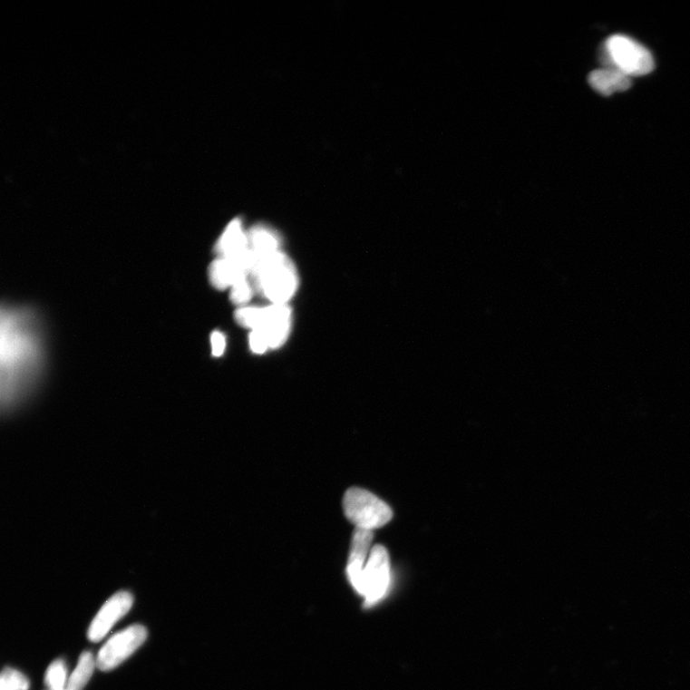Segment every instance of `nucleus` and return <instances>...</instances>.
Listing matches in <instances>:
<instances>
[{
  "mask_svg": "<svg viewBox=\"0 0 690 690\" xmlns=\"http://www.w3.org/2000/svg\"><path fill=\"white\" fill-rule=\"evenodd\" d=\"M374 532L356 530L352 537L351 549L346 568L347 578L353 588L360 595L364 570L369 558Z\"/></svg>",
  "mask_w": 690,
  "mask_h": 690,
  "instance_id": "10",
  "label": "nucleus"
},
{
  "mask_svg": "<svg viewBox=\"0 0 690 690\" xmlns=\"http://www.w3.org/2000/svg\"><path fill=\"white\" fill-rule=\"evenodd\" d=\"M603 67L617 70L631 77L644 76L655 69L653 55L643 44L630 37L613 35L599 49Z\"/></svg>",
  "mask_w": 690,
  "mask_h": 690,
  "instance_id": "3",
  "label": "nucleus"
},
{
  "mask_svg": "<svg viewBox=\"0 0 690 690\" xmlns=\"http://www.w3.org/2000/svg\"><path fill=\"white\" fill-rule=\"evenodd\" d=\"M234 317L240 326L261 332L272 349L284 345L291 333L292 310L288 305L242 307L235 312Z\"/></svg>",
  "mask_w": 690,
  "mask_h": 690,
  "instance_id": "4",
  "label": "nucleus"
},
{
  "mask_svg": "<svg viewBox=\"0 0 690 690\" xmlns=\"http://www.w3.org/2000/svg\"><path fill=\"white\" fill-rule=\"evenodd\" d=\"M40 367L38 340L28 318L21 313H3L2 403L7 411L30 390Z\"/></svg>",
  "mask_w": 690,
  "mask_h": 690,
  "instance_id": "1",
  "label": "nucleus"
},
{
  "mask_svg": "<svg viewBox=\"0 0 690 690\" xmlns=\"http://www.w3.org/2000/svg\"><path fill=\"white\" fill-rule=\"evenodd\" d=\"M212 355L215 357H221L226 349V338L221 332L215 331L211 335Z\"/></svg>",
  "mask_w": 690,
  "mask_h": 690,
  "instance_id": "19",
  "label": "nucleus"
},
{
  "mask_svg": "<svg viewBox=\"0 0 690 690\" xmlns=\"http://www.w3.org/2000/svg\"><path fill=\"white\" fill-rule=\"evenodd\" d=\"M133 598L128 592L113 595L97 613L88 630V638L92 643H98L107 636L116 622L121 620L131 610Z\"/></svg>",
  "mask_w": 690,
  "mask_h": 690,
  "instance_id": "9",
  "label": "nucleus"
},
{
  "mask_svg": "<svg viewBox=\"0 0 690 690\" xmlns=\"http://www.w3.org/2000/svg\"><path fill=\"white\" fill-rule=\"evenodd\" d=\"M256 259L249 248L231 258H217L209 266V277L213 287L224 291L249 275Z\"/></svg>",
  "mask_w": 690,
  "mask_h": 690,
  "instance_id": "8",
  "label": "nucleus"
},
{
  "mask_svg": "<svg viewBox=\"0 0 690 690\" xmlns=\"http://www.w3.org/2000/svg\"><path fill=\"white\" fill-rule=\"evenodd\" d=\"M248 248V233L244 231L240 219H234L217 241L216 254L218 258H231L242 254Z\"/></svg>",
  "mask_w": 690,
  "mask_h": 690,
  "instance_id": "13",
  "label": "nucleus"
},
{
  "mask_svg": "<svg viewBox=\"0 0 690 690\" xmlns=\"http://www.w3.org/2000/svg\"><path fill=\"white\" fill-rule=\"evenodd\" d=\"M147 636V629L140 625L115 634L100 649L96 659L97 666L102 671L116 668L145 643Z\"/></svg>",
  "mask_w": 690,
  "mask_h": 690,
  "instance_id": "7",
  "label": "nucleus"
},
{
  "mask_svg": "<svg viewBox=\"0 0 690 690\" xmlns=\"http://www.w3.org/2000/svg\"><path fill=\"white\" fill-rule=\"evenodd\" d=\"M344 510L346 518L356 530L370 531L390 523L394 516L388 504L372 492L358 487L350 488L345 493Z\"/></svg>",
  "mask_w": 690,
  "mask_h": 690,
  "instance_id": "5",
  "label": "nucleus"
},
{
  "mask_svg": "<svg viewBox=\"0 0 690 690\" xmlns=\"http://www.w3.org/2000/svg\"><path fill=\"white\" fill-rule=\"evenodd\" d=\"M249 345L252 351L257 355H263L270 346L264 336L259 331H251L249 335Z\"/></svg>",
  "mask_w": 690,
  "mask_h": 690,
  "instance_id": "18",
  "label": "nucleus"
},
{
  "mask_svg": "<svg viewBox=\"0 0 690 690\" xmlns=\"http://www.w3.org/2000/svg\"><path fill=\"white\" fill-rule=\"evenodd\" d=\"M28 679L18 670L6 667L0 678V690H28Z\"/></svg>",
  "mask_w": 690,
  "mask_h": 690,
  "instance_id": "17",
  "label": "nucleus"
},
{
  "mask_svg": "<svg viewBox=\"0 0 690 690\" xmlns=\"http://www.w3.org/2000/svg\"><path fill=\"white\" fill-rule=\"evenodd\" d=\"M66 690V689H65Z\"/></svg>",
  "mask_w": 690,
  "mask_h": 690,
  "instance_id": "20",
  "label": "nucleus"
},
{
  "mask_svg": "<svg viewBox=\"0 0 690 690\" xmlns=\"http://www.w3.org/2000/svg\"><path fill=\"white\" fill-rule=\"evenodd\" d=\"M249 280L255 291L273 305H287L299 284L294 262L282 251L258 260Z\"/></svg>",
  "mask_w": 690,
  "mask_h": 690,
  "instance_id": "2",
  "label": "nucleus"
},
{
  "mask_svg": "<svg viewBox=\"0 0 690 690\" xmlns=\"http://www.w3.org/2000/svg\"><path fill=\"white\" fill-rule=\"evenodd\" d=\"M255 289L249 277H245L235 283L230 288V300L234 306L245 307L254 296Z\"/></svg>",
  "mask_w": 690,
  "mask_h": 690,
  "instance_id": "16",
  "label": "nucleus"
},
{
  "mask_svg": "<svg viewBox=\"0 0 690 690\" xmlns=\"http://www.w3.org/2000/svg\"><path fill=\"white\" fill-rule=\"evenodd\" d=\"M392 569L389 552L381 545L370 551L362 580L360 595L364 598L366 607L379 603L390 591Z\"/></svg>",
  "mask_w": 690,
  "mask_h": 690,
  "instance_id": "6",
  "label": "nucleus"
},
{
  "mask_svg": "<svg viewBox=\"0 0 690 690\" xmlns=\"http://www.w3.org/2000/svg\"><path fill=\"white\" fill-rule=\"evenodd\" d=\"M97 666L96 660L91 652H83L78 665L67 681L66 690H82L91 680Z\"/></svg>",
  "mask_w": 690,
  "mask_h": 690,
  "instance_id": "14",
  "label": "nucleus"
},
{
  "mask_svg": "<svg viewBox=\"0 0 690 690\" xmlns=\"http://www.w3.org/2000/svg\"><path fill=\"white\" fill-rule=\"evenodd\" d=\"M248 248L258 260L271 257L281 251V239L277 230L265 225H258L248 232Z\"/></svg>",
  "mask_w": 690,
  "mask_h": 690,
  "instance_id": "11",
  "label": "nucleus"
},
{
  "mask_svg": "<svg viewBox=\"0 0 690 690\" xmlns=\"http://www.w3.org/2000/svg\"><path fill=\"white\" fill-rule=\"evenodd\" d=\"M590 86L604 96H610L616 92L629 90L632 86L631 78L617 70L602 69L596 70L588 77Z\"/></svg>",
  "mask_w": 690,
  "mask_h": 690,
  "instance_id": "12",
  "label": "nucleus"
},
{
  "mask_svg": "<svg viewBox=\"0 0 690 690\" xmlns=\"http://www.w3.org/2000/svg\"><path fill=\"white\" fill-rule=\"evenodd\" d=\"M67 670L63 660L53 662L46 670L45 685L49 690H65Z\"/></svg>",
  "mask_w": 690,
  "mask_h": 690,
  "instance_id": "15",
  "label": "nucleus"
}]
</instances>
